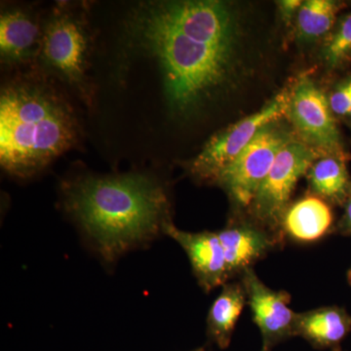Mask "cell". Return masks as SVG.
<instances>
[{
  "label": "cell",
  "instance_id": "1",
  "mask_svg": "<svg viewBox=\"0 0 351 351\" xmlns=\"http://www.w3.org/2000/svg\"><path fill=\"white\" fill-rule=\"evenodd\" d=\"M124 34L131 50L156 66L176 119H193L237 75L239 25L226 2H138L124 20Z\"/></svg>",
  "mask_w": 351,
  "mask_h": 351
},
{
  "label": "cell",
  "instance_id": "2",
  "mask_svg": "<svg viewBox=\"0 0 351 351\" xmlns=\"http://www.w3.org/2000/svg\"><path fill=\"white\" fill-rule=\"evenodd\" d=\"M62 198L66 214L107 263L151 244L172 221L167 191L149 173L78 176L64 182Z\"/></svg>",
  "mask_w": 351,
  "mask_h": 351
},
{
  "label": "cell",
  "instance_id": "3",
  "mask_svg": "<svg viewBox=\"0 0 351 351\" xmlns=\"http://www.w3.org/2000/svg\"><path fill=\"white\" fill-rule=\"evenodd\" d=\"M80 137L75 110L43 75L7 82L0 94V163L29 178L73 149Z\"/></svg>",
  "mask_w": 351,
  "mask_h": 351
},
{
  "label": "cell",
  "instance_id": "4",
  "mask_svg": "<svg viewBox=\"0 0 351 351\" xmlns=\"http://www.w3.org/2000/svg\"><path fill=\"white\" fill-rule=\"evenodd\" d=\"M92 36L86 13L75 4H57L43 21V43L38 61L45 71L91 103L88 80Z\"/></svg>",
  "mask_w": 351,
  "mask_h": 351
},
{
  "label": "cell",
  "instance_id": "5",
  "mask_svg": "<svg viewBox=\"0 0 351 351\" xmlns=\"http://www.w3.org/2000/svg\"><path fill=\"white\" fill-rule=\"evenodd\" d=\"M291 89L292 87H286L258 112L215 134L189 162V174L197 181L216 184L219 175L250 144L263 127L287 115Z\"/></svg>",
  "mask_w": 351,
  "mask_h": 351
},
{
  "label": "cell",
  "instance_id": "6",
  "mask_svg": "<svg viewBox=\"0 0 351 351\" xmlns=\"http://www.w3.org/2000/svg\"><path fill=\"white\" fill-rule=\"evenodd\" d=\"M324 152L299 138H292L281 149L249 209L256 221L283 237L281 219L302 176Z\"/></svg>",
  "mask_w": 351,
  "mask_h": 351
},
{
  "label": "cell",
  "instance_id": "7",
  "mask_svg": "<svg viewBox=\"0 0 351 351\" xmlns=\"http://www.w3.org/2000/svg\"><path fill=\"white\" fill-rule=\"evenodd\" d=\"M292 138V133L276 122L263 127L219 175L216 184L225 189L237 207L250 208L276 156Z\"/></svg>",
  "mask_w": 351,
  "mask_h": 351
},
{
  "label": "cell",
  "instance_id": "8",
  "mask_svg": "<svg viewBox=\"0 0 351 351\" xmlns=\"http://www.w3.org/2000/svg\"><path fill=\"white\" fill-rule=\"evenodd\" d=\"M287 115L301 140L324 154H348L324 92L307 75L291 89Z\"/></svg>",
  "mask_w": 351,
  "mask_h": 351
},
{
  "label": "cell",
  "instance_id": "9",
  "mask_svg": "<svg viewBox=\"0 0 351 351\" xmlns=\"http://www.w3.org/2000/svg\"><path fill=\"white\" fill-rule=\"evenodd\" d=\"M241 282L254 322L262 335V351H272L284 339L295 336L298 313L289 306L287 292L267 287L253 269L242 274Z\"/></svg>",
  "mask_w": 351,
  "mask_h": 351
},
{
  "label": "cell",
  "instance_id": "10",
  "mask_svg": "<svg viewBox=\"0 0 351 351\" xmlns=\"http://www.w3.org/2000/svg\"><path fill=\"white\" fill-rule=\"evenodd\" d=\"M43 21L32 9L10 6L0 14V59L6 66L38 61L43 43Z\"/></svg>",
  "mask_w": 351,
  "mask_h": 351
},
{
  "label": "cell",
  "instance_id": "11",
  "mask_svg": "<svg viewBox=\"0 0 351 351\" xmlns=\"http://www.w3.org/2000/svg\"><path fill=\"white\" fill-rule=\"evenodd\" d=\"M164 234L174 239L186 252L193 274L205 292H211L230 281L225 252L217 232H184L170 221L164 228Z\"/></svg>",
  "mask_w": 351,
  "mask_h": 351
},
{
  "label": "cell",
  "instance_id": "12",
  "mask_svg": "<svg viewBox=\"0 0 351 351\" xmlns=\"http://www.w3.org/2000/svg\"><path fill=\"white\" fill-rule=\"evenodd\" d=\"M217 233L225 252L230 279L253 269L284 239L258 221H232Z\"/></svg>",
  "mask_w": 351,
  "mask_h": 351
},
{
  "label": "cell",
  "instance_id": "13",
  "mask_svg": "<svg viewBox=\"0 0 351 351\" xmlns=\"http://www.w3.org/2000/svg\"><path fill=\"white\" fill-rule=\"evenodd\" d=\"M334 216L329 203L319 196L306 195L289 205L280 223V232L299 242L317 241L331 232Z\"/></svg>",
  "mask_w": 351,
  "mask_h": 351
},
{
  "label": "cell",
  "instance_id": "14",
  "mask_svg": "<svg viewBox=\"0 0 351 351\" xmlns=\"http://www.w3.org/2000/svg\"><path fill=\"white\" fill-rule=\"evenodd\" d=\"M351 331V315L343 307L324 306L298 313L295 336L315 348L341 351V343Z\"/></svg>",
  "mask_w": 351,
  "mask_h": 351
},
{
  "label": "cell",
  "instance_id": "15",
  "mask_svg": "<svg viewBox=\"0 0 351 351\" xmlns=\"http://www.w3.org/2000/svg\"><path fill=\"white\" fill-rule=\"evenodd\" d=\"M350 158V154H327L315 160L306 174L313 195L343 206L351 193Z\"/></svg>",
  "mask_w": 351,
  "mask_h": 351
},
{
  "label": "cell",
  "instance_id": "16",
  "mask_svg": "<svg viewBox=\"0 0 351 351\" xmlns=\"http://www.w3.org/2000/svg\"><path fill=\"white\" fill-rule=\"evenodd\" d=\"M247 304L242 282H228L215 300L207 315V332L221 350L230 346L234 328Z\"/></svg>",
  "mask_w": 351,
  "mask_h": 351
},
{
  "label": "cell",
  "instance_id": "17",
  "mask_svg": "<svg viewBox=\"0 0 351 351\" xmlns=\"http://www.w3.org/2000/svg\"><path fill=\"white\" fill-rule=\"evenodd\" d=\"M346 2L335 0H306L302 1L295 17V32L302 43H313L324 39L336 25Z\"/></svg>",
  "mask_w": 351,
  "mask_h": 351
},
{
  "label": "cell",
  "instance_id": "18",
  "mask_svg": "<svg viewBox=\"0 0 351 351\" xmlns=\"http://www.w3.org/2000/svg\"><path fill=\"white\" fill-rule=\"evenodd\" d=\"M320 58L328 71H341L351 64V11L341 14L331 32L323 39Z\"/></svg>",
  "mask_w": 351,
  "mask_h": 351
},
{
  "label": "cell",
  "instance_id": "19",
  "mask_svg": "<svg viewBox=\"0 0 351 351\" xmlns=\"http://www.w3.org/2000/svg\"><path fill=\"white\" fill-rule=\"evenodd\" d=\"M328 100L335 117L346 119L351 122V75L339 82Z\"/></svg>",
  "mask_w": 351,
  "mask_h": 351
},
{
  "label": "cell",
  "instance_id": "20",
  "mask_svg": "<svg viewBox=\"0 0 351 351\" xmlns=\"http://www.w3.org/2000/svg\"><path fill=\"white\" fill-rule=\"evenodd\" d=\"M302 1L301 0H282L278 2L279 12L284 22L289 23L293 18L297 17V14L301 8Z\"/></svg>",
  "mask_w": 351,
  "mask_h": 351
},
{
  "label": "cell",
  "instance_id": "21",
  "mask_svg": "<svg viewBox=\"0 0 351 351\" xmlns=\"http://www.w3.org/2000/svg\"><path fill=\"white\" fill-rule=\"evenodd\" d=\"M343 208H345V212L337 225L336 232L339 234L351 235V193Z\"/></svg>",
  "mask_w": 351,
  "mask_h": 351
},
{
  "label": "cell",
  "instance_id": "22",
  "mask_svg": "<svg viewBox=\"0 0 351 351\" xmlns=\"http://www.w3.org/2000/svg\"><path fill=\"white\" fill-rule=\"evenodd\" d=\"M348 282H350V284L351 285V269L350 270H348Z\"/></svg>",
  "mask_w": 351,
  "mask_h": 351
},
{
  "label": "cell",
  "instance_id": "23",
  "mask_svg": "<svg viewBox=\"0 0 351 351\" xmlns=\"http://www.w3.org/2000/svg\"><path fill=\"white\" fill-rule=\"evenodd\" d=\"M193 351H204V350H203V348H198V350H195Z\"/></svg>",
  "mask_w": 351,
  "mask_h": 351
}]
</instances>
